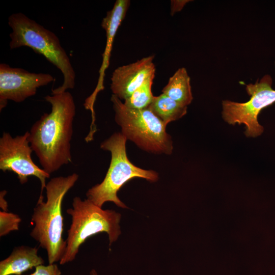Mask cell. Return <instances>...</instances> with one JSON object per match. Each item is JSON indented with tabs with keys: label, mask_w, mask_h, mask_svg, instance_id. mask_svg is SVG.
<instances>
[{
	"label": "cell",
	"mask_w": 275,
	"mask_h": 275,
	"mask_svg": "<svg viewBox=\"0 0 275 275\" xmlns=\"http://www.w3.org/2000/svg\"><path fill=\"white\" fill-rule=\"evenodd\" d=\"M162 93L179 104L187 106L193 97L190 84V77L184 67L178 69L163 88Z\"/></svg>",
	"instance_id": "cell-13"
},
{
	"label": "cell",
	"mask_w": 275,
	"mask_h": 275,
	"mask_svg": "<svg viewBox=\"0 0 275 275\" xmlns=\"http://www.w3.org/2000/svg\"><path fill=\"white\" fill-rule=\"evenodd\" d=\"M8 24L12 30L9 35L11 49L28 47L43 56L61 71L63 84L52 89L51 94L61 93L74 88L75 71L54 33L20 12L11 14L8 18Z\"/></svg>",
	"instance_id": "cell-3"
},
{
	"label": "cell",
	"mask_w": 275,
	"mask_h": 275,
	"mask_svg": "<svg viewBox=\"0 0 275 275\" xmlns=\"http://www.w3.org/2000/svg\"><path fill=\"white\" fill-rule=\"evenodd\" d=\"M7 193L6 190H2L0 193V207L3 211H8V203L4 197Z\"/></svg>",
	"instance_id": "cell-18"
},
{
	"label": "cell",
	"mask_w": 275,
	"mask_h": 275,
	"mask_svg": "<svg viewBox=\"0 0 275 275\" xmlns=\"http://www.w3.org/2000/svg\"><path fill=\"white\" fill-rule=\"evenodd\" d=\"M272 82L270 76L266 75L259 82L246 85V90L251 98L246 102L223 101L224 120L231 125H245V134L248 137L261 134L263 127L258 123V116L263 108L275 102V90L271 88Z\"/></svg>",
	"instance_id": "cell-7"
},
{
	"label": "cell",
	"mask_w": 275,
	"mask_h": 275,
	"mask_svg": "<svg viewBox=\"0 0 275 275\" xmlns=\"http://www.w3.org/2000/svg\"><path fill=\"white\" fill-rule=\"evenodd\" d=\"M90 275H98V274L95 269H92L90 272Z\"/></svg>",
	"instance_id": "cell-19"
},
{
	"label": "cell",
	"mask_w": 275,
	"mask_h": 275,
	"mask_svg": "<svg viewBox=\"0 0 275 275\" xmlns=\"http://www.w3.org/2000/svg\"><path fill=\"white\" fill-rule=\"evenodd\" d=\"M21 221L19 216L8 211H0V236L7 235L9 233L19 230Z\"/></svg>",
	"instance_id": "cell-16"
},
{
	"label": "cell",
	"mask_w": 275,
	"mask_h": 275,
	"mask_svg": "<svg viewBox=\"0 0 275 275\" xmlns=\"http://www.w3.org/2000/svg\"><path fill=\"white\" fill-rule=\"evenodd\" d=\"M129 4L130 1L128 0H117L112 9L107 12L106 16L101 22V27L106 32V42L102 54L103 60L99 70L98 84L93 92L94 96H97L98 92L104 89L105 70L109 65L114 39L119 26L125 17Z\"/></svg>",
	"instance_id": "cell-11"
},
{
	"label": "cell",
	"mask_w": 275,
	"mask_h": 275,
	"mask_svg": "<svg viewBox=\"0 0 275 275\" xmlns=\"http://www.w3.org/2000/svg\"><path fill=\"white\" fill-rule=\"evenodd\" d=\"M71 217L68 231L65 252L60 261L61 265L73 261L80 245L90 237L105 232L109 245L116 241L121 233L119 225L121 215L113 210H103L88 199L79 197L73 199L72 208L66 210Z\"/></svg>",
	"instance_id": "cell-5"
},
{
	"label": "cell",
	"mask_w": 275,
	"mask_h": 275,
	"mask_svg": "<svg viewBox=\"0 0 275 275\" xmlns=\"http://www.w3.org/2000/svg\"><path fill=\"white\" fill-rule=\"evenodd\" d=\"M51 111L32 126L29 140L43 169L50 174L72 162L70 142L76 106L68 91L47 95Z\"/></svg>",
	"instance_id": "cell-1"
},
{
	"label": "cell",
	"mask_w": 275,
	"mask_h": 275,
	"mask_svg": "<svg viewBox=\"0 0 275 275\" xmlns=\"http://www.w3.org/2000/svg\"><path fill=\"white\" fill-rule=\"evenodd\" d=\"M30 132L13 137L9 132H4L0 138V169L11 171L17 175L21 184L26 183L28 177H36L41 182V194L46 187V179L50 174L40 168L33 161V151L30 144Z\"/></svg>",
	"instance_id": "cell-8"
},
{
	"label": "cell",
	"mask_w": 275,
	"mask_h": 275,
	"mask_svg": "<svg viewBox=\"0 0 275 275\" xmlns=\"http://www.w3.org/2000/svg\"><path fill=\"white\" fill-rule=\"evenodd\" d=\"M50 74L33 73L20 68L0 64V111L9 100L21 102L35 95L37 89L54 81Z\"/></svg>",
	"instance_id": "cell-9"
},
{
	"label": "cell",
	"mask_w": 275,
	"mask_h": 275,
	"mask_svg": "<svg viewBox=\"0 0 275 275\" xmlns=\"http://www.w3.org/2000/svg\"><path fill=\"white\" fill-rule=\"evenodd\" d=\"M27 275H61V271L55 263L42 264L35 267L34 272Z\"/></svg>",
	"instance_id": "cell-17"
},
{
	"label": "cell",
	"mask_w": 275,
	"mask_h": 275,
	"mask_svg": "<svg viewBox=\"0 0 275 275\" xmlns=\"http://www.w3.org/2000/svg\"><path fill=\"white\" fill-rule=\"evenodd\" d=\"M154 56L117 68L111 77L113 94L120 100H125L149 76L155 74Z\"/></svg>",
	"instance_id": "cell-10"
},
{
	"label": "cell",
	"mask_w": 275,
	"mask_h": 275,
	"mask_svg": "<svg viewBox=\"0 0 275 275\" xmlns=\"http://www.w3.org/2000/svg\"><path fill=\"white\" fill-rule=\"evenodd\" d=\"M78 177L73 173L51 178L45 187L46 201L44 202L43 196L40 195L33 210L32 221L34 227L30 236L46 251L50 264L60 262L66 251V241L63 237L62 202Z\"/></svg>",
	"instance_id": "cell-2"
},
{
	"label": "cell",
	"mask_w": 275,
	"mask_h": 275,
	"mask_svg": "<svg viewBox=\"0 0 275 275\" xmlns=\"http://www.w3.org/2000/svg\"><path fill=\"white\" fill-rule=\"evenodd\" d=\"M127 140L121 132H116L100 144L102 149L111 152L110 165L103 180L86 193L87 199L100 208L105 202H112L120 208H128L117 194L132 179L143 178L150 182L158 180V174L156 171L139 168L129 160L126 149Z\"/></svg>",
	"instance_id": "cell-4"
},
{
	"label": "cell",
	"mask_w": 275,
	"mask_h": 275,
	"mask_svg": "<svg viewBox=\"0 0 275 275\" xmlns=\"http://www.w3.org/2000/svg\"><path fill=\"white\" fill-rule=\"evenodd\" d=\"M154 78V74L147 78L128 98L124 100V105L131 109L147 108L154 98L151 91Z\"/></svg>",
	"instance_id": "cell-15"
},
{
	"label": "cell",
	"mask_w": 275,
	"mask_h": 275,
	"mask_svg": "<svg viewBox=\"0 0 275 275\" xmlns=\"http://www.w3.org/2000/svg\"><path fill=\"white\" fill-rule=\"evenodd\" d=\"M111 100L115 121L127 140L149 153L167 155L172 153L173 142L166 131L167 125L148 108H129L113 94Z\"/></svg>",
	"instance_id": "cell-6"
},
{
	"label": "cell",
	"mask_w": 275,
	"mask_h": 275,
	"mask_svg": "<svg viewBox=\"0 0 275 275\" xmlns=\"http://www.w3.org/2000/svg\"><path fill=\"white\" fill-rule=\"evenodd\" d=\"M187 106H183L162 93L154 96L148 108L166 125L184 116Z\"/></svg>",
	"instance_id": "cell-14"
},
{
	"label": "cell",
	"mask_w": 275,
	"mask_h": 275,
	"mask_svg": "<svg viewBox=\"0 0 275 275\" xmlns=\"http://www.w3.org/2000/svg\"><path fill=\"white\" fill-rule=\"evenodd\" d=\"M36 247L21 245L0 262V275H21L28 270L44 264V259L38 255Z\"/></svg>",
	"instance_id": "cell-12"
}]
</instances>
